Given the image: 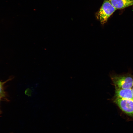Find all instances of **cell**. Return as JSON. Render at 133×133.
Returning a JSON list of instances; mask_svg holds the SVG:
<instances>
[{
  "label": "cell",
  "mask_w": 133,
  "mask_h": 133,
  "mask_svg": "<svg viewBox=\"0 0 133 133\" xmlns=\"http://www.w3.org/2000/svg\"><path fill=\"white\" fill-rule=\"evenodd\" d=\"M110 77L115 88L130 89L133 86V76L130 74H118L113 73Z\"/></svg>",
  "instance_id": "6da1fadb"
},
{
  "label": "cell",
  "mask_w": 133,
  "mask_h": 133,
  "mask_svg": "<svg viewBox=\"0 0 133 133\" xmlns=\"http://www.w3.org/2000/svg\"><path fill=\"white\" fill-rule=\"evenodd\" d=\"M116 10L108 0H104L101 6L95 13L96 18L103 26Z\"/></svg>",
  "instance_id": "7a4b0ae2"
},
{
  "label": "cell",
  "mask_w": 133,
  "mask_h": 133,
  "mask_svg": "<svg viewBox=\"0 0 133 133\" xmlns=\"http://www.w3.org/2000/svg\"><path fill=\"white\" fill-rule=\"evenodd\" d=\"M114 102L124 113L133 117V100L128 99L114 98Z\"/></svg>",
  "instance_id": "3957f363"
},
{
  "label": "cell",
  "mask_w": 133,
  "mask_h": 133,
  "mask_svg": "<svg viewBox=\"0 0 133 133\" xmlns=\"http://www.w3.org/2000/svg\"><path fill=\"white\" fill-rule=\"evenodd\" d=\"M114 97L130 99L133 100V96L132 93L131 88H115Z\"/></svg>",
  "instance_id": "277c9868"
},
{
  "label": "cell",
  "mask_w": 133,
  "mask_h": 133,
  "mask_svg": "<svg viewBox=\"0 0 133 133\" xmlns=\"http://www.w3.org/2000/svg\"><path fill=\"white\" fill-rule=\"evenodd\" d=\"M116 9H122L133 5V0H107Z\"/></svg>",
  "instance_id": "5b68a950"
},
{
  "label": "cell",
  "mask_w": 133,
  "mask_h": 133,
  "mask_svg": "<svg viewBox=\"0 0 133 133\" xmlns=\"http://www.w3.org/2000/svg\"><path fill=\"white\" fill-rule=\"evenodd\" d=\"M32 91L30 88H28L26 89L25 92V95L29 96H31L32 94Z\"/></svg>",
  "instance_id": "8992f818"
},
{
  "label": "cell",
  "mask_w": 133,
  "mask_h": 133,
  "mask_svg": "<svg viewBox=\"0 0 133 133\" xmlns=\"http://www.w3.org/2000/svg\"><path fill=\"white\" fill-rule=\"evenodd\" d=\"M2 85L1 84V82L0 81V95L2 93Z\"/></svg>",
  "instance_id": "52a82bcc"
},
{
  "label": "cell",
  "mask_w": 133,
  "mask_h": 133,
  "mask_svg": "<svg viewBox=\"0 0 133 133\" xmlns=\"http://www.w3.org/2000/svg\"><path fill=\"white\" fill-rule=\"evenodd\" d=\"M132 89V93L133 95V87L131 89Z\"/></svg>",
  "instance_id": "ba28073f"
},
{
  "label": "cell",
  "mask_w": 133,
  "mask_h": 133,
  "mask_svg": "<svg viewBox=\"0 0 133 133\" xmlns=\"http://www.w3.org/2000/svg\"></svg>",
  "instance_id": "9c48e42d"
},
{
  "label": "cell",
  "mask_w": 133,
  "mask_h": 133,
  "mask_svg": "<svg viewBox=\"0 0 133 133\" xmlns=\"http://www.w3.org/2000/svg\"></svg>",
  "instance_id": "30bf717a"
}]
</instances>
